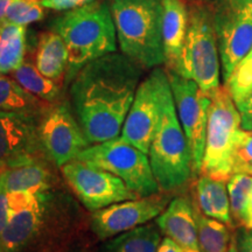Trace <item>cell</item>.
I'll return each instance as SVG.
<instances>
[{
	"mask_svg": "<svg viewBox=\"0 0 252 252\" xmlns=\"http://www.w3.org/2000/svg\"><path fill=\"white\" fill-rule=\"evenodd\" d=\"M143 68L117 53L87 63L70 88L71 109L89 143L118 137L137 93Z\"/></svg>",
	"mask_w": 252,
	"mask_h": 252,
	"instance_id": "1",
	"label": "cell"
},
{
	"mask_svg": "<svg viewBox=\"0 0 252 252\" xmlns=\"http://www.w3.org/2000/svg\"><path fill=\"white\" fill-rule=\"evenodd\" d=\"M72 195L64 185L37 193L33 206L11 216L0 252H56L89 231L90 216Z\"/></svg>",
	"mask_w": 252,
	"mask_h": 252,
	"instance_id": "2",
	"label": "cell"
},
{
	"mask_svg": "<svg viewBox=\"0 0 252 252\" xmlns=\"http://www.w3.org/2000/svg\"><path fill=\"white\" fill-rule=\"evenodd\" d=\"M54 32L67 46L68 78H74L87 63L117 50V32L106 2L93 1L70 9L59 18Z\"/></svg>",
	"mask_w": 252,
	"mask_h": 252,
	"instance_id": "3",
	"label": "cell"
},
{
	"mask_svg": "<svg viewBox=\"0 0 252 252\" xmlns=\"http://www.w3.org/2000/svg\"><path fill=\"white\" fill-rule=\"evenodd\" d=\"M162 0H112L111 13L122 53L143 69L165 63Z\"/></svg>",
	"mask_w": 252,
	"mask_h": 252,
	"instance_id": "4",
	"label": "cell"
},
{
	"mask_svg": "<svg viewBox=\"0 0 252 252\" xmlns=\"http://www.w3.org/2000/svg\"><path fill=\"white\" fill-rule=\"evenodd\" d=\"M149 159L160 191L174 193L194 178L188 140L176 113L169 89L163 97L161 115L151 143Z\"/></svg>",
	"mask_w": 252,
	"mask_h": 252,
	"instance_id": "5",
	"label": "cell"
},
{
	"mask_svg": "<svg viewBox=\"0 0 252 252\" xmlns=\"http://www.w3.org/2000/svg\"><path fill=\"white\" fill-rule=\"evenodd\" d=\"M206 146L200 175L228 181L234 174L236 149L242 130L241 115L228 89L223 86L210 94Z\"/></svg>",
	"mask_w": 252,
	"mask_h": 252,
	"instance_id": "6",
	"label": "cell"
},
{
	"mask_svg": "<svg viewBox=\"0 0 252 252\" xmlns=\"http://www.w3.org/2000/svg\"><path fill=\"white\" fill-rule=\"evenodd\" d=\"M188 11L187 34L174 71L194 81L210 96L220 87V60L212 12L204 5H194Z\"/></svg>",
	"mask_w": 252,
	"mask_h": 252,
	"instance_id": "7",
	"label": "cell"
},
{
	"mask_svg": "<svg viewBox=\"0 0 252 252\" xmlns=\"http://www.w3.org/2000/svg\"><path fill=\"white\" fill-rule=\"evenodd\" d=\"M77 159L116 175L140 197L160 193L147 154L121 135L90 145Z\"/></svg>",
	"mask_w": 252,
	"mask_h": 252,
	"instance_id": "8",
	"label": "cell"
},
{
	"mask_svg": "<svg viewBox=\"0 0 252 252\" xmlns=\"http://www.w3.org/2000/svg\"><path fill=\"white\" fill-rule=\"evenodd\" d=\"M224 83L252 48V0H210Z\"/></svg>",
	"mask_w": 252,
	"mask_h": 252,
	"instance_id": "9",
	"label": "cell"
},
{
	"mask_svg": "<svg viewBox=\"0 0 252 252\" xmlns=\"http://www.w3.org/2000/svg\"><path fill=\"white\" fill-rule=\"evenodd\" d=\"M169 87L167 71L159 67L154 68L138 86L130 111L122 127L123 139L146 154H149L159 124L163 97Z\"/></svg>",
	"mask_w": 252,
	"mask_h": 252,
	"instance_id": "10",
	"label": "cell"
},
{
	"mask_svg": "<svg viewBox=\"0 0 252 252\" xmlns=\"http://www.w3.org/2000/svg\"><path fill=\"white\" fill-rule=\"evenodd\" d=\"M60 171L74 196L89 212L140 197L116 175L82 160H71Z\"/></svg>",
	"mask_w": 252,
	"mask_h": 252,
	"instance_id": "11",
	"label": "cell"
},
{
	"mask_svg": "<svg viewBox=\"0 0 252 252\" xmlns=\"http://www.w3.org/2000/svg\"><path fill=\"white\" fill-rule=\"evenodd\" d=\"M179 122L188 140L193 160V174L200 175L206 146L210 98L194 81L166 69Z\"/></svg>",
	"mask_w": 252,
	"mask_h": 252,
	"instance_id": "12",
	"label": "cell"
},
{
	"mask_svg": "<svg viewBox=\"0 0 252 252\" xmlns=\"http://www.w3.org/2000/svg\"><path fill=\"white\" fill-rule=\"evenodd\" d=\"M172 193H160L111 204L93 212L90 229L97 241L108 239L150 223L171 202Z\"/></svg>",
	"mask_w": 252,
	"mask_h": 252,
	"instance_id": "13",
	"label": "cell"
},
{
	"mask_svg": "<svg viewBox=\"0 0 252 252\" xmlns=\"http://www.w3.org/2000/svg\"><path fill=\"white\" fill-rule=\"evenodd\" d=\"M39 116L0 111V169L50 159L40 137Z\"/></svg>",
	"mask_w": 252,
	"mask_h": 252,
	"instance_id": "14",
	"label": "cell"
},
{
	"mask_svg": "<svg viewBox=\"0 0 252 252\" xmlns=\"http://www.w3.org/2000/svg\"><path fill=\"white\" fill-rule=\"evenodd\" d=\"M40 137L47 154L61 168L90 146L67 102L53 104L40 119Z\"/></svg>",
	"mask_w": 252,
	"mask_h": 252,
	"instance_id": "15",
	"label": "cell"
},
{
	"mask_svg": "<svg viewBox=\"0 0 252 252\" xmlns=\"http://www.w3.org/2000/svg\"><path fill=\"white\" fill-rule=\"evenodd\" d=\"M52 159L37 160L25 165L0 169V185L6 193L28 190L40 193L62 186L64 180Z\"/></svg>",
	"mask_w": 252,
	"mask_h": 252,
	"instance_id": "16",
	"label": "cell"
},
{
	"mask_svg": "<svg viewBox=\"0 0 252 252\" xmlns=\"http://www.w3.org/2000/svg\"><path fill=\"white\" fill-rule=\"evenodd\" d=\"M161 234L172 238L184 249H200L194 202L188 197H173L166 209L157 217Z\"/></svg>",
	"mask_w": 252,
	"mask_h": 252,
	"instance_id": "17",
	"label": "cell"
},
{
	"mask_svg": "<svg viewBox=\"0 0 252 252\" xmlns=\"http://www.w3.org/2000/svg\"><path fill=\"white\" fill-rule=\"evenodd\" d=\"M162 41L166 69L174 70L187 34L189 11L182 0H162Z\"/></svg>",
	"mask_w": 252,
	"mask_h": 252,
	"instance_id": "18",
	"label": "cell"
},
{
	"mask_svg": "<svg viewBox=\"0 0 252 252\" xmlns=\"http://www.w3.org/2000/svg\"><path fill=\"white\" fill-rule=\"evenodd\" d=\"M195 206L203 215L224 223L230 229L235 226L230 212L226 181L200 175L195 185Z\"/></svg>",
	"mask_w": 252,
	"mask_h": 252,
	"instance_id": "19",
	"label": "cell"
},
{
	"mask_svg": "<svg viewBox=\"0 0 252 252\" xmlns=\"http://www.w3.org/2000/svg\"><path fill=\"white\" fill-rule=\"evenodd\" d=\"M34 64L43 76L62 84L68 72L69 55L64 41L56 32L41 34L37 41Z\"/></svg>",
	"mask_w": 252,
	"mask_h": 252,
	"instance_id": "20",
	"label": "cell"
},
{
	"mask_svg": "<svg viewBox=\"0 0 252 252\" xmlns=\"http://www.w3.org/2000/svg\"><path fill=\"white\" fill-rule=\"evenodd\" d=\"M52 105L25 90L12 76L0 74V111L21 112L42 117Z\"/></svg>",
	"mask_w": 252,
	"mask_h": 252,
	"instance_id": "21",
	"label": "cell"
},
{
	"mask_svg": "<svg viewBox=\"0 0 252 252\" xmlns=\"http://www.w3.org/2000/svg\"><path fill=\"white\" fill-rule=\"evenodd\" d=\"M161 231L157 223H146L104 241L97 252H157Z\"/></svg>",
	"mask_w": 252,
	"mask_h": 252,
	"instance_id": "22",
	"label": "cell"
},
{
	"mask_svg": "<svg viewBox=\"0 0 252 252\" xmlns=\"http://www.w3.org/2000/svg\"><path fill=\"white\" fill-rule=\"evenodd\" d=\"M26 54V26L0 20V74H11L20 67Z\"/></svg>",
	"mask_w": 252,
	"mask_h": 252,
	"instance_id": "23",
	"label": "cell"
},
{
	"mask_svg": "<svg viewBox=\"0 0 252 252\" xmlns=\"http://www.w3.org/2000/svg\"><path fill=\"white\" fill-rule=\"evenodd\" d=\"M11 76L37 98L49 104L61 102V84L43 76L34 63L24 61L17 70L11 72Z\"/></svg>",
	"mask_w": 252,
	"mask_h": 252,
	"instance_id": "24",
	"label": "cell"
},
{
	"mask_svg": "<svg viewBox=\"0 0 252 252\" xmlns=\"http://www.w3.org/2000/svg\"><path fill=\"white\" fill-rule=\"evenodd\" d=\"M195 206V203H194ZM198 248L201 252H228L231 232L228 225L203 215L195 206Z\"/></svg>",
	"mask_w": 252,
	"mask_h": 252,
	"instance_id": "25",
	"label": "cell"
},
{
	"mask_svg": "<svg viewBox=\"0 0 252 252\" xmlns=\"http://www.w3.org/2000/svg\"><path fill=\"white\" fill-rule=\"evenodd\" d=\"M226 187H228L232 220L235 225L242 228L249 198L252 194V174L243 171L235 172L226 181Z\"/></svg>",
	"mask_w": 252,
	"mask_h": 252,
	"instance_id": "26",
	"label": "cell"
},
{
	"mask_svg": "<svg viewBox=\"0 0 252 252\" xmlns=\"http://www.w3.org/2000/svg\"><path fill=\"white\" fill-rule=\"evenodd\" d=\"M224 87L228 89L236 104L241 103L252 93V48L238 63L224 83Z\"/></svg>",
	"mask_w": 252,
	"mask_h": 252,
	"instance_id": "27",
	"label": "cell"
},
{
	"mask_svg": "<svg viewBox=\"0 0 252 252\" xmlns=\"http://www.w3.org/2000/svg\"><path fill=\"white\" fill-rule=\"evenodd\" d=\"M7 201L12 216L33 206L37 201V193L28 190L11 191V193H7Z\"/></svg>",
	"mask_w": 252,
	"mask_h": 252,
	"instance_id": "28",
	"label": "cell"
},
{
	"mask_svg": "<svg viewBox=\"0 0 252 252\" xmlns=\"http://www.w3.org/2000/svg\"><path fill=\"white\" fill-rule=\"evenodd\" d=\"M236 163H245L252 166V132L242 128L238 135L236 149Z\"/></svg>",
	"mask_w": 252,
	"mask_h": 252,
	"instance_id": "29",
	"label": "cell"
},
{
	"mask_svg": "<svg viewBox=\"0 0 252 252\" xmlns=\"http://www.w3.org/2000/svg\"><path fill=\"white\" fill-rule=\"evenodd\" d=\"M89 231H91V229ZM89 231L78 236L77 238H75L74 241H71L64 248L60 249L56 252H94V242Z\"/></svg>",
	"mask_w": 252,
	"mask_h": 252,
	"instance_id": "30",
	"label": "cell"
},
{
	"mask_svg": "<svg viewBox=\"0 0 252 252\" xmlns=\"http://www.w3.org/2000/svg\"><path fill=\"white\" fill-rule=\"evenodd\" d=\"M93 1L94 0H42L41 5L45 8L55 9V11H67V9L82 7Z\"/></svg>",
	"mask_w": 252,
	"mask_h": 252,
	"instance_id": "31",
	"label": "cell"
},
{
	"mask_svg": "<svg viewBox=\"0 0 252 252\" xmlns=\"http://www.w3.org/2000/svg\"><path fill=\"white\" fill-rule=\"evenodd\" d=\"M241 115V126L244 131H252V93L241 103L236 104Z\"/></svg>",
	"mask_w": 252,
	"mask_h": 252,
	"instance_id": "32",
	"label": "cell"
},
{
	"mask_svg": "<svg viewBox=\"0 0 252 252\" xmlns=\"http://www.w3.org/2000/svg\"><path fill=\"white\" fill-rule=\"evenodd\" d=\"M9 220H11V212H9L8 208L7 193H6L4 187L0 185V234L8 224Z\"/></svg>",
	"mask_w": 252,
	"mask_h": 252,
	"instance_id": "33",
	"label": "cell"
},
{
	"mask_svg": "<svg viewBox=\"0 0 252 252\" xmlns=\"http://www.w3.org/2000/svg\"><path fill=\"white\" fill-rule=\"evenodd\" d=\"M239 252H252V229L243 228L237 234Z\"/></svg>",
	"mask_w": 252,
	"mask_h": 252,
	"instance_id": "34",
	"label": "cell"
},
{
	"mask_svg": "<svg viewBox=\"0 0 252 252\" xmlns=\"http://www.w3.org/2000/svg\"><path fill=\"white\" fill-rule=\"evenodd\" d=\"M157 252H184V248L180 247L172 238L165 237L160 242Z\"/></svg>",
	"mask_w": 252,
	"mask_h": 252,
	"instance_id": "35",
	"label": "cell"
},
{
	"mask_svg": "<svg viewBox=\"0 0 252 252\" xmlns=\"http://www.w3.org/2000/svg\"><path fill=\"white\" fill-rule=\"evenodd\" d=\"M242 228L252 229V194H251L250 198H249L247 210H245V217H244L243 226H242Z\"/></svg>",
	"mask_w": 252,
	"mask_h": 252,
	"instance_id": "36",
	"label": "cell"
},
{
	"mask_svg": "<svg viewBox=\"0 0 252 252\" xmlns=\"http://www.w3.org/2000/svg\"><path fill=\"white\" fill-rule=\"evenodd\" d=\"M12 1L13 0H0V20L5 17L6 12H7L8 7L11 6Z\"/></svg>",
	"mask_w": 252,
	"mask_h": 252,
	"instance_id": "37",
	"label": "cell"
},
{
	"mask_svg": "<svg viewBox=\"0 0 252 252\" xmlns=\"http://www.w3.org/2000/svg\"><path fill=\"white\" fill-rule=\"evenodd\" d=\"M228 252H239L238 244H237V234L231 235V239H230Z\"/></svg>",
	"mask_w": 252,
	"mask_h": 252,
	"instance_id": "38",
	"label": "cell"
},
{
	"mask_svg": "<svg viewBox=\"0 0 252 252\" xmlns=\"http://www.w3.org/2000/svg\"><path fill=\"white\" fill-rule=\"evenodd\" d=\"M238 171H243V172H249L252 174V166L250 165H245V163H236L234 173L238 172Z\"/></svg>",
	"mask_w": 252,
	"mask_h": 252,
	"instance_id": "39",
	"label": "cell"
},
{
	"mask_svg": "<svg viewBox=\"0 0 252 252\" xmlns=\"http://www.w3.org/2000/svg\"><path fill=\"white\" fill-rule=\"evenodd\" d=\"M13 1H21L24 2V4H27L31 6H37V5H41V1H42V0H13Z\"/></svg>",
	"mask_w": 252,
	"mask_h": 252,
	"instance_id": "40",
	"label": "cell"
},
{
	"mask_svg": "<svg viewBox=\"0 0 252 252\" xmlns=\"http://www.w3.org/2000/svg\"><path fill=\"white\" fill-rule=\"evenodd\" d=\"M184 252H201L200 249H184Z\"/></svg>",
	"mask_w": 252,
	"mask_h": 252,
	"instance_id": "41",
	"label": "cell"
},
{
	"mask_svg": "<svg viewBox=\"0 0 252 252\" xmlns=\"http://www.w3.org/2000/svg\"><path fill=\"white\" fill-rule=\"evenodd\" d=\"M251 132H252V131H251Z\"/></svg>",
	"mask_w": 252,
	"mask_h": 252,
	"instance_id": "42",
	"label": "cell"
}]
</instances>
